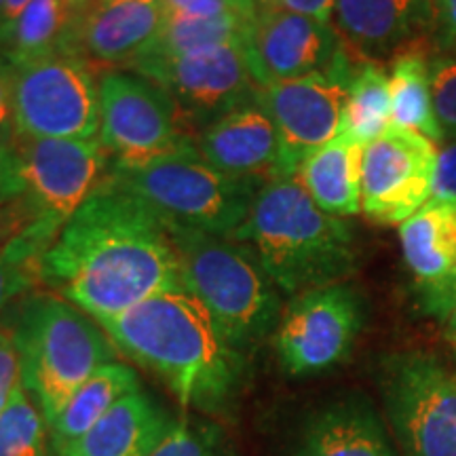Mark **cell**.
Listing matches in <instances>:
<instances>
[{
	"label": "cell",
	"instance_id": "2e32d148",
	"mask_svg": "<svg viewBox=\"0 0 456 456\" xmlns=\"http://www.w3.org/2000/svg\"><path fill=\"white\" fill-rule=\"evenodd\" d=\"M285 456H397L389 431L363 393H345L309 410Z\"/></svg>",
	"mask_w": 456,
	"mask_h": 456
},
{
	"label": "cell",
	"instance_id": "ac0fdd59",
	"mask_svg": "<svg viewBox=\"0 0 456 456\" xmlns=\"http://www.w3.org/2000/svg\"><path fill=\"white\" fill-rule=\"evenodd\" d=\"M197 151L222 174L266 186L283 180L281 146L273 121L252 102L197 135Z\"/></svg>",
	"mask_w": 456,
	"mask_h": 456
},
{
	"label": "cell",
	"instance_id": "8fae6325",
	"mask_svg": "<svg viewBox=\"0 0 456 456\" xmlns=\"http://www.w3.org/2000/svg\"><path fill=\"white\" fill-rule=\"evenodd\" d=\"M355 66L353 53L340 41L338 53L323 70L258 89L256 104L269 114L279 135L283 178H296L302 161L342 131Z\"/></svg>",
	"mask_w": 456,
	"mask_h": 456
},
{
	"label": "cell",
	"instance_id": "4fadbf2b",
	"mask_svg": "<svg viewBox=\"0 0 456 456\" xmlns=\"http://www.w3.org/2000/svg\"><path fill=\"white\" fill-rule=\"evenodd\" d=\"M433 142L391 127L362 152V212L379 224H403L431 201L436 175Z\"/></svg>",
	"mask_w": 456,
	"mask_h": 456
},
{
	"label": "cell",
	"instance_id": "f546056e",
	"mask_svg": "<svg viewBox=\"0 0 456 456\" xmlns=\"http://www.w3.org/2000/svg\"><path fill=\"white\" fill-rule=\"evenodd\" d=\"M152 456H243L220 420L192 412L180 416L171 431Z\"/></svg>",
	"mask_w": 456,
	"mask_h": 456
},
{
	"label": "cell",
	"instance_id": "ab89813d",
	"mask_svg": "<svg viewBox=\"0 0 456 456\" xmlns=\"http://www.w3.org/2000/svg\"><path fill=\"white\" fill-rule=\"evenodd\" d=\"M277 7L311 17V20L322 21V24H330L334 15L336 0H277Z\"/></svg>",
	"mask_w": 456,
	"mask_h": 456
},
{
	"label": "cell",
	"instance_id": "836d02e7",
	"mask_svg": "<svg viewBox=\"0 0 456 456\" xmlns=\"http://www.w3.org/2000/svg\"><path fill=\"white\" fill-rule=\"evenodd\" d=\"M416 300H419L420 311L437 322L444 323L456 306V269L444 277L442 281L429 285V288L416 289Z\"/></svg>",
	"mask_w": 456,
	"mask_h": 456
},
{
	"label": "cell",
	"instance_id": "f6af8a7d",
	"mask_svg": "<svg viewBox=\"0 0 456 456\" xmlns=\"http://www.w3.org/2000/svg\"><path fill=\"white\" fill-rule=\"evenodd\" d=\"M3 7H4V0H0V13H3Z\"/></svg>",
	"mask_w": 456,
	"mask_h": 456
},
{
	"label": "cell",
	"instance_id": "1f68e13d",
	"mask_svg": "<svg viewBox=\"0 0 456 456\" xmlns=\"http://www.w3.org/2000/svg\"><path fill=\"white\" fill-rule=\"evenodd\" d=\"M161 4L165 17H195V20L241 13L260 7L256 0H161Z\"/></svg>",
	"mask_w": 456,
	"mask_h": 456
},
{
	"label": "cell",
	"instance_id": "4316f807",
	"mask_svg": "<svg viewBox=\"0 0 456 456\" xmlns=\"http://www.w3.org/2000/svg\"><path fill=\"white\" fill-rule=\"evenodd\" d=\"M258 9L208 17V20L165 17V24L155 45L142 57H178L192 53V51L220 47V45H245Z\"/></svg>",
	"mask_w": 456,
	"mask_h": 456
},
{
	"label": "cell",
	"instance_id": "5b68a950",
	"mask_svg": "<svg viewBox=\"0 0 456 456\" xmlns=\"http://www.w3.org/2000/svg\"><path fill=\"white\" fill-rule=\"evenodd\" d=\"M7 330L20 355L21 387L45 420L118 355L106 330L55 292H32L20 300Z\"/></svg>",
	"mask_w": 456,
	"mask_h": 456
},
{
	"label": "cell",
	"instance_id": "cb8c5ba5",
	"mask_svg": "<svg viewBox=\"0 0 456 456\" xmlns=\"http://www.w3.org/2000/svg\"><path fill=\"white\" fill-rule=\"evenodd\" d=\"M83 11L72 0H32L7 37L0 41V57L21 68L61 51H72Z\"/></svg>",
	"mask_w": 456,
	"mask_h": 456
},
{
	"label": "cell",
	"instance_id": "ee69618b",
	"mask_svg": "<svg viewBox=\"0 0 456 456\" xmlns=\"http://www.w3.org/2000/svg\"><path fill=\"white\" fill-rule=\"evenodd\" d=\"M256 3H258L260 7H273V4H277V0H256Z\"/></svg>",
	"mask_w": 456,
	"mask_h": 456
},
{
	"label": "cell",
	"instance_id": "9a60e30c",
	"mask_svg": "<svg viewBox=\"0 0 456 456\" xmlns=\"http://www.w3.org/2000/svg\"><path fill=\"white\" fill-rule=\"evenodd\" d=\"M245 49L256 83L265 87L323 70L338 53L340 38L332 24L273 4L258 9Z\"/></svg>",
	"mask_w": 456,
	"mask_h": 456
},
{
	"label": "cell",
	"instance_id": "e575fe53",
	"mask_svg": "<svg viewBox=\"0 0 456 456\" xmlns=\"http://www.w3.org/2000/svg\"><path fill=\"white\" fill-rule=\"evenodd\" d=\"M21 387L20 355H17L13 336L0 326V414L9 406L11 397Z\"/></svg>",
	"mask_w": 456,
	"mask_h": 456
},
{
	"label": "cell",
	"instance_id": "8992f818",
	"mask_svg": "<svg viewBox=\"0 0 456 456\" xmlns=\"http://www.w3.org/2000/svg\"><path fill=\"white\" fill-rule=\"evenodd\" d=\"M167 228L231 237L265 186L222 174L199 151L159 159L138 169H112Z\"/></svg>",
	"mask_w": 456,
	"mask_h": 456
},
{
	"label": "cell",
	"instance_id": "3957f363",
	"mask_svg": "<svg viewBox=\"0 0 456 456\" xmlns=\"http://www.w3.org/2000/svg\"><path fill=\"white\" fill-rule=\"evenodd\" d=\"M231 239L248 245L288 296L342 283L357 269L353 226L317 208L294 178L262 188Z\"/></svg>",
	"mask_w": 456,
	"mask_h": 456
},
{
	"label": "cell",
	"instance_id": "7a4b0ae2",
	"mask_svg": "<svg viewBox=\"0 0 456 456\" xmlns=\"http://www.w3.org/2000/svg\"><path fill=\"white\" fill-rule=\"evenodd\" d=\"M98 323L118 353L155 374L188 412L220 423L235 414L248 357L186 289H167Z\"/></svg>",
	"mask_w": 456,
	"mask_h": 456
},
{
	"label": "cell",
	"instance_id": "f35d334b",
	"mask_svg": "<svg viewBox=\"0 0 456 456\" xmlns=\"http://www.w3.org/2000/svg\"><path fill=\"white\" fill-rule=\"evenodd\" d=\"M26 192L21 165L13 146L0 144V203L9 201Z\"/></svg>",
	"mask_w": 456,
	"mask_h": 456
},
{
	"label": "cell",
	"instance_id": "277c9868",
	"mask_svg": "<svg viewBox=\"0 0 456 456\" xmlns=\"http://www.w3.org/2000/svg\"><path fill=\"white\" fill-rule=\"evenodd\" d=\"M167 231L178 252L182 288L201 302L237 351L248 355L275 334L281 289L248 245L186 228Z\"/></svg>",
	"mask_w": 456,
	"mask_h": 456
},
{
	"label": "cell",
	"instance_id": "484cf974",
	"mask_svg": "<svg viewBox=\"0 0 456 456\" xmlns=\"http://www.w3.org/2000/svg\"><path fill=\"white\" fill-rule=\"evenodd\" d=\"M61 228V222L41 218L0 245V315L45 285V256Z\"/></svg>",
	"mask_w": 456,
	"mask_h": 456
},
{
	"label": "cell",
	"instance_id": "7402d4cb",
	"mask_svg": "<svg viewBox=\"0 0 456 456\" xmlns=\"http://www.w3.org/2000/svg\"><path fill=\"white\" fill-rule=\"evenodd\" d=\"M362 152L363 146L340 131L302 161L294 180L323 212L349 218L362 212Z\"/></svg>",
	"mask_w": 456,
	"mask_h": 456
},
{
	"label": "cell",
	"instance_id": "bcb514c9",
	"mask_svg": "<svg viewBox=\"0 0 456 456\" xmlns=\"http://www.w3.org/2000/svg\"><path fill=\"white\" fill-rule=\"evenodd\" d=\"M95 3H98V0H95ZM100 3H114V0H100Z\"/></svg>",
	"mask_w": 456,
	"mask_h": 456
},
{
	"label": "cell",
	"instance_id": "9c48e42d",
	"mask_svg": "<svg viewBox=\"0 0 456 456\" xmlns=\"http://www.w3.org/2000/svg\"><path fill=\"white\" fill-rule=\"evenodd\" d=\"M17 138H100V74L74 51L15 68Z\"/></svg>",
	"mask_w": 456,
	"mask_h": 456
},
{
	"label": "cell",
	"instance_id": "60d3db41",
	"mask_svg": "<svg viewBox=\"0 0 456 456\" xmlns=\"http://www.w3.org/2000/svg\"><path fill=\"white\" fill-rule=\"evenodd\" d=\"M30 3L32 0H4L3 13H0V41L7 37L11 28L15 26V21L20 20Z\"/></svg>",
	"mask_w": 456,
	"mask_h": 456
},
{
	"label": "cell",
	"instance_id": "83f0119b",
	"mask_svg": "<svg viewBox=\"0 0 456 456\" xmlns=\"http://www.w3.org/2000/svg\"><path fill=\"white\" fill-rule=\"evenodd\" d=\"M391 127V85L389 74L376 61H362L353 70L346 94L342 134L351 135L357 144L370 142Z\"/></svg>",
	"mask_w": 456,
	"mask_h": 456
},
{
	"label": "cell",
	"instance_id": "7c38bea8",
	"mask_svg": "<svg viewBox=\"0 0 456 456\" xmlns=\"http://www.w3.org/2000/svg\"><path fill=\"white\" fill-rule=\"evenodd\" d=\"M167 91L188 131L199 134L228 112L256 102L258 83L245 45H220L178 57H142L129 68Z\"/></svg>",
	"mask_w": 456,
	"mask_h": 456
},
{
	"label": "cell",
	"instance_id": "ffe728a7",
	"mask_svg": "<svg viewBox=\"0 0 456 456\" xmlns=\"http://www.w3.org/2000/svg\"><path fill=\"white\" fill-rule=\"evenodd\" d=\"M178 420L180 416L140 387L118 399L68 456H152Z\"/></svg>",
	"mask_w": 456,
	"mask_h": 456
},
{
	"label": "cell",
	"instance_id": "5bb4252c",
	"mask_svg": "<svg viewBox=\"0 0 456 456\" xmlns=\"http://www.w3.org/2000/svg\"><path fill=\"white\" fill-rule=\"evenodd\" d=\"M13 148L26 192L45 218L61 224L112 175V157L100 138H17Z\"/></svg>",
	"mask_w": 456,
	"mask_h": 456
},
{
	"label": "cell",
	"instance_id": "44dd1931",
	"mask_svg": "<svg viewBox=\"0 0 456 456\" xmlns=\"http://www.w3.org/2000/svg\"><path fill=\"white\" fill-rule=\"evenodd\" d=\"M140 376L123 362H110L95 370L47 420L49 456H68L74 444L127 393L140 389Z\"/></svg>",
	"mask_w": 456,
	"mask_h": 456
},
{
	"label": "cell",
	"instance_id": "e0dca14e",
	"mask_svg": "<svg viewBox=\"0 0 456 456\" xmlns=\"http://www.w3.org/2000/svg\"><path fill=\"white\" fill-rule=\"evenodd\" d=\"M163 24L161 0H98L83 11L72 51L91 66L129 70L155 45Z\"/></svg>",
	"mask_w": 456,
	"mask_h": 456
},
{
	"label": "cell",
	"instance_id": "d590c367",
	"mask_svg": "<svg viewBox=\"0 0 456 456\" xmlns=\"http://www.w3.org/2000/svg\"><path fill=\"white\" fill-rule=\"evenodd\" d=\"M15 77V66L0 57V144L7 146H13L17 140Z\"/></svg>",
	"mask_w": 456,
	"mask_h": 456
},
{
	"label": "cell",
	"instance_id": "6da1fadb",
	"mask_svg": "<svg viewBox=\"0 0 456 456\" xmlns=\"http://www.w3.org/2000/svg\"><path fill=\"white\" fill-rule=\"evenodd\" d=\"M45 285L104 322L182 288L180 260L161 218L110 175L49 248Z\"/></svg>",
	"mask_w": 456,
	"mask_h": 456
},
{
	"label": "cell",
	"instance_id": "b9f144b4",
	"mask_svg": "<svg viewBox=\"0 0 456 456\" xmlns=\"http://www.w3.org/2000/svg\"><path fill=\"white\" fill-rule=\"evenodd\" d=\"M444 336H446L448 345L452 346V351L456 353V306L452 309V313L444 319Z\"/></svg>",
	"mask_w": 456,
	"mask_h": 456
},
{
	"label": "cell",
	"instance_id": "d6986e66",
	"mask_svg": "<svg viewBox=\"0 0 456 456\" xmlns=\"http://www.w3.org/2000/svg\"><path fill=\"white\" fill-rule=\"evenodd\" d=\"M334 30L351 53L376 60L431 28L429 0H336Z\"/></svg>",
	"mask_w": 456,
	"mask_h": 456
},
{
	"label": "cell",
	"instance_id": "f1b7e54d",
	"mask_svg": "<svg viewBox=\"0 0 456 456\" xmlns=\"http://www.w3.org/2000/svg\"><path fill=\"white\" fill-rule=\"evenodd\" d=\"M0 456H49L47 420L24 387L0 414Z\"/></svg>",
	"mask_w": 456,
	"mask_h": 456
},
{
	"label": "cell",
	"instance_id": "30bf717a",
	"mask_svg": "<svg viewBox=\"0 0 456 456\" xmlns=\"http://www.w3.org/2000/svg\"><path fill=\"white\" fill-rule=\"evenodd\" d=\"M366 323V300L349 283L292 296L273 334L279 366L294 379L326 374L351 355Z\"/></svg>",
	"mask_w": 456,
	"mask_h": 456
},
{
	"label": "cell",
	"instance_id": "ba28073f",
	"mask_svg": "<svg viewBox=\"0 0 456 456\" xmlns=\"http://www.w3.org/2000/svg\"><path fill=\"white\" fill-rule=\"evenodd\" d=\"M379 387L402 456H456V376L440 359L423 351L389 355Z\"/></svg>",
	"mask_w": 456,
	"mask_h": 456
},
{
	"label": "cell",
	"instance_id": "74e56055",
	"mask_svg": "<svg viewBox=\"0 0 456 456\" xmlns=\"http://www.w3.org/2000/svg\"><path fill=\"white\" fill-rule=\"evenodd\" d=\"M431 199H456V140L437 152Z\"/></svg>",
	"mask_w": 456,
	"mask_h": 456
},
{
	"label": "cell",
	"instance_id": "4dcf8cb0",
	"mask_svg": "<svg viewBox=\"0 0 456 456\" xmlns=\"http://www.w3.org/2000/svg\"><path fill=\"white\" fill-rule=\"evenodd\" d=\"M431 100L444 135L456 140V53L431 55Z\"/></svg>",
	"mask_w": 456,
	"mask_h": 456
},
{
	"label": "cell",
	"instance_id": "d4e9b609",
	"mask_svg": "<svg viewBox=\"0 0 456 456\" xmlns=\"http://www.w3.org/2000/svg\"><path fill=\"white\" fill-rule=\"evenodd\" d=\"M391 125L442 144L446 140L431 100V55L423 47L399 49L391 61Z\"/></svg>",
	"mask_w": 456,
	"mask_h": 456
},
{
	"label": "cell",
	"instance_id": "52a82bcc",
	"mask_svg": "<svg viewBox=\"0 0 456 456\" xmlns=\"http://www.w3.org/2000/svg\"><path fill=\"white\" fill-rule=\"evenodd\" d=\"M100 140L112 169H138L159 159L197 151V138L161 85L138 72H100Z\"/></svg>",
	"mask_w": 456,
	"mask_h": 456
},
{
	"label": "cell",
	"instance_id": "8d00e7d4",
	"mask_svg": "<svg viewBox=\"0 0 456 456\" xmlns=\"http://www.w3.org/2000/svg\"><path fill=\"white\" fill-rule=\"evenodd\" d=\"M437 53H456V0H429Z\"/></svg>",
	"mask_w": 456,
	"mask_h": 456
},
{
	"label": "cell",
	"instance_id": "603a6c76",
	"mask_svg": "<svg viewBox=\"0 0 456 456\" xmlns=\"http://www.w3.org/2000/svg\"><path fill=\"white\" fill-rule=\"evenodd\" d=\"M399 243L416 289L442 281L456 269V199H431L399 224Z\"/></svg>",
	"mask_w": 456,
	"mask_h": 456
},
{
	"label": "cell",
	"instance_id": "7bdbcfd3",
	"mask_svg": "<svg viewBox=\"0 0 456 456\" xmlns=\"http://www.w3.org/2000/svg\"><path fill=\"white\" fill-rule=\"evenodd\" d=\"M72 3H74V7H78L81 11H85V9H89L91 4L95 3V0H72Z\"/></svg>",
	"mask_w": 456,
	"mask_h": 456
},
{
	"label": "cell",
	"instance_id": "d6a6232c",
	"mask_svg": "<svg viewBox=\"0 0 456 456\" xmlns=\"http://www.w3.org/2000/svg\"><path fill=\"white\" fill-rule=\"evenodd\" d=\"M41 218H45L43 212L28 192L3 201L0 203V245L21 235L26 228H30L34 222Z\"/></svg>",
	"mask_w": 456,
	"mask_h": 456
}]
</instances>
